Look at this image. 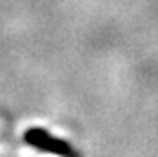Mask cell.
Instances as JSON below:
<instances>
[{
	"mask_svg": "<svg viewBox=\"0 0 158 157\" xmlns=\"http://www.w3.org/2000/svg\"><path fill=\"white\" fill-rule=\"evenodd\" d=\"M26 137H27V141L31 142V144H36V146H40V148L53 150V152H56V154H60V155L75 157V154L71 152V148H69L65 142H60V141L51 139L48 133H46V132H42V130H31Z\"/></svg>",
	"mask_w": 158,
	"mask_h": 157,
	"instance_id": "1",
	"label": "cell"
}]
</instances>
